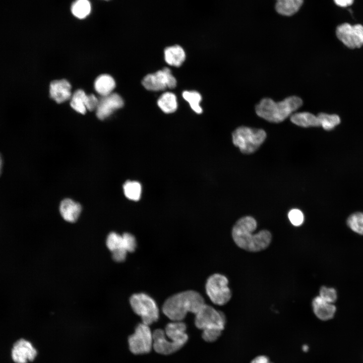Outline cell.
<instances>
[{
    "label": "cell",
    "instance_id": "obj_1",
    "mask_svg": "<svg viewBox=\"0 0 363 363\" xmlns=\"http://www.w3.org/2000/svg\"><path fill=\"white\" fill-rule=\"evenodd\" d=\"M257 226L256 220L250 216L243 217L236 222L231 234L237 247L250 252H259L269 246L272 240L271 232L263 229L254 234Z\"/></svg>",
    "mask_w": 363,
    "mask_h": 363
},
{
    "label": "cell",
    "instance_id": "obj_2",
    "mask_svg": "<svg viewBox=\"0 0 363 363\" xmlns=\"http://www.w3.org/2000/svg\"><path fill=\"white\" fill-rule=\"evenodd\" d=\"M205 304L203 296L194 290L175 294L164 302L163 313L172 321H182L188 313L196 314Z\"/></svg>",
    "mask_w": 363,
    "mask_h": 363
},
{
    "label": "cell",
    "instance_id": "obj_3",
    "mask_svg": "<svg viewBox=\"0 0 363 363\" xmlns=\"http://www.w3.org/2000/svg\"><path fill=\"white\" fill-rule=\"evenodd\" d=\"M302 99L295 96H289L282 101L275 102L264 98L255 106L257 114L271 123H278L290 116L302 104Z\"/></svg>",
    "mask_w": 363,
    "mask_h": 363
},
{
    "label": "cell",
    "instance_id": "obj_4",
    "mask_svg": "<svg viewBox=\"0 0 363 363\" xmlns=\"http://www.w3.org/2000/svg\"><path fill=\"white\" fill-rule=\"evenodd\" d=\"M266 136V133L263 129L240 126L232 133V140L233 144L241 153L250 154L259 148Z\"/></svg>",
    "mask_w": 363,
    "mask_h": 363
},
{
    "label": "cell",
    "instance_id": "obj_5",
    "mask_svg": "<svg viewBox=\"0 0 363 363\" xmlns=\"http://www.w3.org/2000/svg\"><path fill=\"white\" fill-rule=\"evenodd\" d=\"M130 304L134 313L141 318L143 323L149 326L158 320V306L149 295L145 293L134 294L130 297Z\"/></svg>",
    "mask_w": 363,
    "mask_h": 363
},
{
    "label": "cell",
    "instance_id": "obj_6",
    "mask_svg": "<svg viewBox=\"0 0 363 363\" xmlns=\"http://www.w3.org/2000/svg\"><path fill=\"white\" fill-rule=\"evenodd\" d=\"M106 245L111 252L113 260L117 262L125 260L128 252H133L137 247L135 236L128 232L120 235L111 232L108 235Z\"/></svg>",
    "mask_w": 363,
    "mask_h": 363
},
{
    "label": "cell",
    "instance_id": "obj_7",
    "mask_svg": "<svg viewBox=\"0 0 363 363\" xmlns=\"http://www.w3.org/2000/svg\"><path fill=\"white\" fill-rule=\"evenodd\" d=\"M228 284L227 278L221 274H212L207 279L206 292L213 304L223 306L230 300L232 293Z\"/></svg>",
    "mask_w": 363,
    "mask_h": 363
},
{
    "label": "cell",
    "instance_id": "obj_8",
    "mask_svg": "<svg viewBox=\"0 0 363 363\" xmlns=\"http://www.w3.org/2000/svg\"><path fill=\"white\" fill-rule=\"evenodd\" d=\"M195 324L202 330L216 329L223 331L226 324V317L222 312L205 304L195 314Z\"/></svg>",
    "mask_w": 363,
    "mask_h": 363
},
{
    "label": "cell",
    "instance_id": "obj_9",
    "mask_svg": "<svg viewBox=\"0 0 363 363\" xmlns=\"http://www.w3.org/2000/svg\"><path fill=\"white\" fill-rule=\"evenodd\" d=\"M129 348L135 354L147 353L153 348V334L149 326L139 324L128 339Z\"/></svg>",
    "mask_w": 363,
    "mask_h": 363
},
{
    "label": "cell",
    "instance_id": "obj_10",
    "mask_svg": "<svg viewBox=\"0 0 363 363\" xmlns=\"http://www.w3.org/2000/svg\"><path fill=\"white\" fill-rule=\"evenodd\" d=\"M142 83L148 90L158 91L166 88H174L177 83L170 70L164 68L154 73L147 75L142 80Z\"/></svg>",
    "mask_w": 363,
    "mask_h": 363
},
{
    "label": "cell",
    "instance_id": "obj_11",
    "mask_svg": "<svg viewBox=\"0 0 363 363\" xmlns=\"http://www.w3.org/2000/svg\"><path fill=\"white\" fill-rule=\"evenodd\" d=\"M336 34L338 39L349 48H359L363 45V26L361 24L343 23L337 27Z\"/></svg>",
    "mask_w": 363,
    "mask_h": 363
},
{
    "label": "cell",
    "instance_id": "obj_12",
    "mask_svg": "<svg viewBox=\"0 0 363 363\" xmlns=\"http://www.w3.org/2000/svg\"><path fill=\"white\" fill-rule=\"evenodd\" d=\"M124 100L117 93H111L107 95L101 96L98 99L96 108L97 117L103 120L111 115L115 110L124 106Z\"/></svg>",
    "mask_w": 363,
    "mask_h": 363
},
{
    "label": "cell",
    "instance_id": "obj_13",
    "mask_svg": "<svg viewBox=\"0 0 363 363\" xmlns=\"http://www.w3.org/2000/svg\"><path fill=\"white\" fill-rule=\"evenodd\" d=\"M37 355V351L32 344L25 339L18 340L12 350V357L16 363H27L32 361Z\"/></svg>",
    "mask_w": 363,
    "mask_h": 363
},
{
    "label": "cell",
    "instance_id": "obj_14",
    "mask_svg": "<svg viewBox=\"0 0 363 363\" xmlns=\"http://www.w3.org/2000/svg\"><path fill=\"white\" fill-rule=\"evenodd\" d=\"M153 334V348L158 353L163 355L172 354L182 347L170 341L166 336L164 330L157 329Z\"/></svg>",
    "mask_w": 363,
    "mask_h": 363
},
{
    "label": "cell",
    "instance_id": "obj_15",
    "mask_svg": "<svg viewBox=\"0 0 363 363\" xmlns=\"http://www.w3.org/2000/svg\"><path fill=\"white\" fill-rule=\"evenodd\" d=\"M186 328L182 321H172L166 325L164 332L169 340L183 347L188 340Z\"/></svg>",
    "mask_w": 363,
    "mask_h": 363
},
{
    "label": "cell",
    "instance_id": "obj_16",
    "mask_svg": "<svg viewBox=\"0 0 363 363\" xmlns=\"http://www.w3.org/2000/svg\"><path fill=\"white\" fill-rule=\"evenodd\" d=\"M49 93L56 102L63 103L71 97V85L65 79L53 81L50 84Z\"/></svg>",
    "mask_w": 363,
    "mask_h": 363
},
{
    "label": "cell",
    "instance_id": "obj_17",
    "mask_svg": "<svg viewBox=\"0 0 363 363\" xmlns=\"http://www.w3.org/2000/svg\"><path fill=\"white\" fill-rule=\"evenodd\" d=\"M312 305L314 314L322 321L332 319L336 311V306L333 304L324 300L319 295L313 298Z\"/></svg>",
    "mask_w": 363,
    "mask_h": 363
},
{
    "label": "cell",
    "instance_id": "obj_18",
    "mask_svg": "<svg viewBox=\"0 0 363 363\" xmlns=\"http://www.w3.org/2000/svg\"><path fill=\"white\" fill-rule=\"evenodd\" d=\"M81 210L82 207L80 204L70 199H64L60 204V214L68 222H75L78 218Z\"/></svg>",
    "mask_w": 363,
    "mask_h": 363
},
{
    "label": "cell",
    "instance_id": "obj_19",
    "mask_svg": "<svg viewBox=\"0 0 363 363\" xmlns=\"http://www.w3.org/2000/svg\"><path fill=\"white\" fill-rule=\"evenodd\" d=\"M164 59L170 66L179 67L186 59V53L183 48L179 45L166 47L164 50Z\"/></svg>",
    "mask_w": 363,
    "mask_h": 363
},
{
    "label": "cell",
    "instance_id": "obj_20",
    "mask_svg": "<svg viewBox=\"0 0 363 363\" xmlns=\"http://www.w3.org/2000/svg\"><path fill=\"white\" fill-rule=\"evenodd\" d=\"M291 122L298 126L308 128L320 127V123L317 115L308 112H296L290 115Z\"/></svg>",
    "mask_w": 363,
    "mask_h": 363
},
{
    "label": "cell",
    "instance_id": "obj_21",
    "mask_svg": "<svg viewBox=\"0 0 363 363\" xmlns=\"http://www.w3.org/2000/svg\"><path fill=\"white\" fill-rule=\"evenodd\" d=\"M115 87L114 80L107 74L99 76L94 82L95 89L101 96L111 93Z\"/></svg>",
    "mask_w": 363,
    "mask_h": 363
},
{
    "label": "cell",
    "instance_id": "obj_22",
    "mask_svg": "<svg viewBox=\"0 0 363 363\" xmlns=\"http://www.w3.org/2000/svg\"><path fill=\"white\" fill-rule=\"evenodd\" d=\"M303 1L304 0H276L275 9L280 15L290 16L299 10Z\"/></svg>",
    "mask_w": 363,
    "mask_h": 363
},
{
    "label": "cell",
    "instance_id": "obj_23",
    "mask_svg": "<svg viewBox=\"0 0 363 363\" xmlns=\"http://www.w3.org/2000/svg\"><path fill=\"white\" fill-rule=\"evenodd\" d=\"M157 105L163 112L173 113L176 110L178 106L176 96L172 92H164L158 99Z\"/></svg>",
    "mask_w": 363,
    "mask_h": 363
},
{
    "label": "cell",
    "instance_id": "obj_24",
    "mask_svg": "<svg viewBox=\"0 0 363 363\" xmlns=\"http://www.w3.org/2000/svg\"><path fill=\"white\" fill-rule=\"evenodd\" d=\"M71 12L79 19H83L90 13L91 7L88 0H76L72 5Z\"/></svg>",
    "mask_w": 363,
    "mask_h": 363
},
{
    "label": "cell",
    "instance_id": "obj_25",
    "mask_svg": "<svg viewBox=\"0 0 363 363\" xmlns=\"http://www.w3.org/2000/svg\"><path fill=\"white\" fill-rule=\"evenodd\" d=\"M88 95L81 90L78 89L73 94L70 102L71 107L78 112L85 114L86 112V102Z\"/></svg>",
    "mask_w": 363,
    "mask_h": 363
},
{
    "label": "cell",
    "instance_id": "obj_26",
    "mask_svg": "<svg viewBox=\"0 0 363 363\" xmlns=\"http://www.w3.org/2000/svg\"><path fill=\"white\" fill-rule=\"evenodd\" d=\"M125 195L130 200L138 201L141 197L142 187L141 184L136 181H127L123 186Z\"/></svg>",
    "mask_w": 363,
    "mask_h": 363
},
{
    "label": "cell",
    "instance_id": "obj_27",
    "mask_svg": "<svg viewBox=\"0 0 363 363\" xmlns=\"http://www.w3.org/2000/svg\"><path fill=\"white\" fill-rule=\"evenodd\" d=\"M317 116L320 121V126L326 131L333 130L341 122L340 117L335 114H330L321 112L318 113Z\"/></svg>",
    "mask_w": 363,
    "mask_h": 363
},
{
    "label": "cell",
    "instance_id": "obj_28",
    "mask_svg": "<svg viewBox=\"0 0 363 363\" xmlns=\"http://www.w3.org/2000/svg\"><path fill=\"white\" fill-rule=\"evenodd\" d=\"M182 96L196 113L199 114L202 112V108L200 106L202 96L199 92L195 91H185L183 92Z\"/></svg>",
    "mask_w": 363,
    "mask_h": 363
},
{
    "label": "cell",
    "instance_id": "obj_29",
    "mask_svg": "<svg viewBox=\"0 0 363 363\" xmlns=\"http://www.w3.org/2000/svg\"><path fill=\"white\" fill-rule=\"evenodd\" d=\"M346 223L353 231L363 235V212L352 213L347 218Z\"/></svg>",
    "mask_w": 363,
    "mask_h": 363
},
{
    "label": "cell",
    "instance_id": "obj_30",
    "mask_svg": "<svg viewBox=\"0 0 363 363\" xmlns=\"http://www.w3.org/2000/svg\"><path fill=\"white\" fill-rule=\"evenodd\" d=\"M319 296L324 300L334 304L337 299V293L335 288L322 286L319 290Z\"/></svg>",
    "mask_w": 363,
    "mask_h": 363
},
{
    "label": "cell",
    "instance_id": "obj_31",
    "mask_svg": "<svg viewBox=\"0 0 363 363\" xmlns=\"http://www.w3.org/2000/svg\"><path fill=\"white\" fill-rule=\"evenodd\" d=\"M288 217L291 224L295 226L301 225L304 222V216L299 209H293L289 211Z\"/></svg>",
    "mask_w": 363,
    "mask_h": 363
},
{
    "label": "cell",
    "instance_id": "obj_32",
    "mask_svg": "<svg viewBox=\"0 0 363 363\" xmlns=\"http://www.w3.org/2000/svg\"><path fill=\"white\" fill-rule=\"evenodd\" d=\"M221 330L216 329H208L203 330L202 337L206 342H212L216 341L221 335Z\"/></svg>",
    "mask_w": 363,
    "mask_h": 363
},
{
    "label": "cell",
    "instance_id": "obj_33",
    "mask_svg": "<svg viewBox=\"0 0 363 363\" xmlns=\"http://www.w3.org/2000/svg\"><path fill=\"white\" fill-rule=\"evenodd\" d=\"M98 104V99L92 94L88 95L86 107L87 109L92 111L96 109Z\"/></svg>",
    "mask_w": 363,
    "mask_h": 363
},
{
    "label": "cell",
    "instance_id": "obj_34",
    "mask_svg": "<svg viewBox=\"0 0 363 363\" xmlns=\"http://www.w3.org/2000/svg\"><path fill=\"white\" fill-rule=\"evenodd\" d=\"M250 363H272L270 361L269 358L264 355L256 356L252 359Z\"/></svg>",
    "mask_w": 363,
    "mask_h": 363
},
{
    "label": "cell",
    "instance_id": "obj_35",
    "mask_svg": "<svg viewBox=\"0 0 363 363\" xmlns=\"http://www.w3.org/2000/svg\"><path fill=\"white\" fill-rule=\"evenodd\" d=\"M334 2L338 6L345 8L351 6L354 0H334Z\"/></svg>",
    "mask_w": 363,
    "mask_h": 363
},
{
    "label": "cell",
    "instance_id": "obj_36",
    "mask_svg": "<svg viewBox=\"0 0 363 363\" xmlns=\"http://www.w3.org/2000/svg\"><path fill=\"white\" fill-rule=\"evenodd\" d=\"M2 163H3L2 158L0 154V173H1V169H2Z\"/></svg>",
    "mask_w": 363,
    "mask_h": 363
},
{
    "label": "cell",
    "instance_id": "obj_37",
    "mask_svg": "<svg viewBox=\"0 0 363 363\" xmlns=\"http://www.w3.org/2000/svg\"><path fill=\"white\" fill-rule=\"evenodd\" d=\"M106 1H108V0H106Z\"/></svg>",
    "mask_w": 363,
    "mask_h": 363
}]
</instances>
